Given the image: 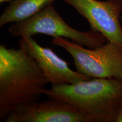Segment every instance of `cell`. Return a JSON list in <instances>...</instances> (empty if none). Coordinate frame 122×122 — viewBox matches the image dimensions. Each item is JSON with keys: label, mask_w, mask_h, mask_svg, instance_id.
<instances>
[{"label": "cell", "mask_w": 122, "mask_h": 122, "mask_svg": "<svg viewBox=\"0 0 122 122\" xmlns=\"http://www.w3.org/2000/svg\"><path fill=\"white\" fill-rule=\"evenodd\" d=\"M11 1H13V0H0V3L2 4V3H5V2H9Z\"/></svg>", "instance_id": "cell-10"}, {"label": "cell", "mask_w": 122, "mask_h": 122, "mask_svg": "<svg viewBox=\"0 0 122 122\" xmlns=\"http://www.w3.org/2000/svg\"><path fill=\"white\" fill-rule=\"evenodd\" d=\"M114 122H122V103L119 108Z\"/></svg>", "instance_id": "cell-9"}, {"label": "cell", "mask_w": 122, "mask_h": 122, "mask_svg": "<svg viewBox=\"0 0 122 122\" xmlns=\"http://www.w3.org/2000/svg\"><path fill=\"white\" fill-rule=\"evenodd\" d=\"M39 65L22 48L0 45V121L14 110L39 100L48 84Z\"/></svg>", "instance_id": "cell-1"}, {"label": "cell", "mask_w": 122, "mask_h": 122, "mask_svg": "<svg viewBox=\"0 0 122 122\" xmlns=\"http://www.w3.org/2000/svg\"><path fill=\"white\" fill-rule=\"evenodd\" d=\"M120 20H121L122 24V15H121V17H120Z\"/></svg>", "instance_id": "cell-11"}, {"label": "cell", "mask_w": 122, "mask_h": 122, "mask_svg": "<svg viewBox=\"0 0 122 122\" xmlns=\"http://www.w3.org/2000/svg\"><path fill=\"white\" fill-rule=\"evenodd\" d=\"M19 46L36 61L48 83L52 86L64 84H72L91 79L71 70L65 61L51 49L39 45L32 36L21 37Z\"/></svg>", "instance_id": "cell-7"}, {"label": "cell", "mask_w": 122, "mask_h": 122, "mask_svg": "<svg viewBox=\"0 0 122 122\" xmlns=\"http://www.w3.org/2000/svg\"><path fill=\"white\" fill-rule=\"evenodd\" d=\"M57 0H13L0 16V27L25 20Z\"/></svg>", "instance_id": "cell-8"}, {"label": "cell", "mask_w": 122, "mask_h": 122, "mask_svg": "<svg viewBox=\"0 0 122 122\" xmlns=\"http://www.w3.org/2000/svg\"><path fill=\"white\" fill-rule=\"evenodd\" d=\"M45 95L71 105L93 122H114L122 103V80L93 78L55 85L46 89Z\"/></svg>", "instance_id": "cell-2"}, {"label": "cell", "mask_w": 122, "mask_h": 122, "mask_svg": "<svg viewBox=\"0 0 122 122\" xmlns=\"http://www.w3.org/2000/svg\"><path fill=\"white\" fill-rule=\"evenodd\" d=\"M89 23L91 30L102 33L122 50V0H63Z\"/></svg>", "instance_id": "cell-5"}, {"label": "cell", "mask_w": 122, "mask_h": 122, "mask_svg": "<svg viewBox=\"0 0 122 122\" xmlns=\"http://www.w3.org/2000/svg\"><path fill=\"white\" fill-rule=\"evenodd\" d=\"M5 122H93L90 117L62 101L50 98L21 105Z\"/></svg>", "instance_id": "cell-6"}, {"label": "cell", "mask_w": 122, "mask_h": 122, "mask_svg": "<svg viewBox=\"0 0 122 122\" xmlns=\"http://www.w3.org/2000/svg\"><path fill=\"white\" fill-rule=\"evenodd\" d=\"M9 32L13 37L32 36L37 34L54 37H63L86 48L94 49L103 45L107 40L98 32L90 30L80 31L66 23L50 4L28 19L14 23L9 27Z\"/></svg>", "instance_id": "cell-3"}, {"label": "cell", "mask_w": 122, "mask_h": 122, "mask_svg": "<svg viewBox=\"0 0 122 122\" xmlns=\"http://www.w3.org/2000/svg\"><path fill=\"white\" fill-rule=\"evenodd\" d=\"M53 45L65 49L72 56L77 72L93 78H114L122 80V50L107 41L94 49L63 37H54Z\"/></svg>", "instance_id": "cell-4"}]
</instances>
